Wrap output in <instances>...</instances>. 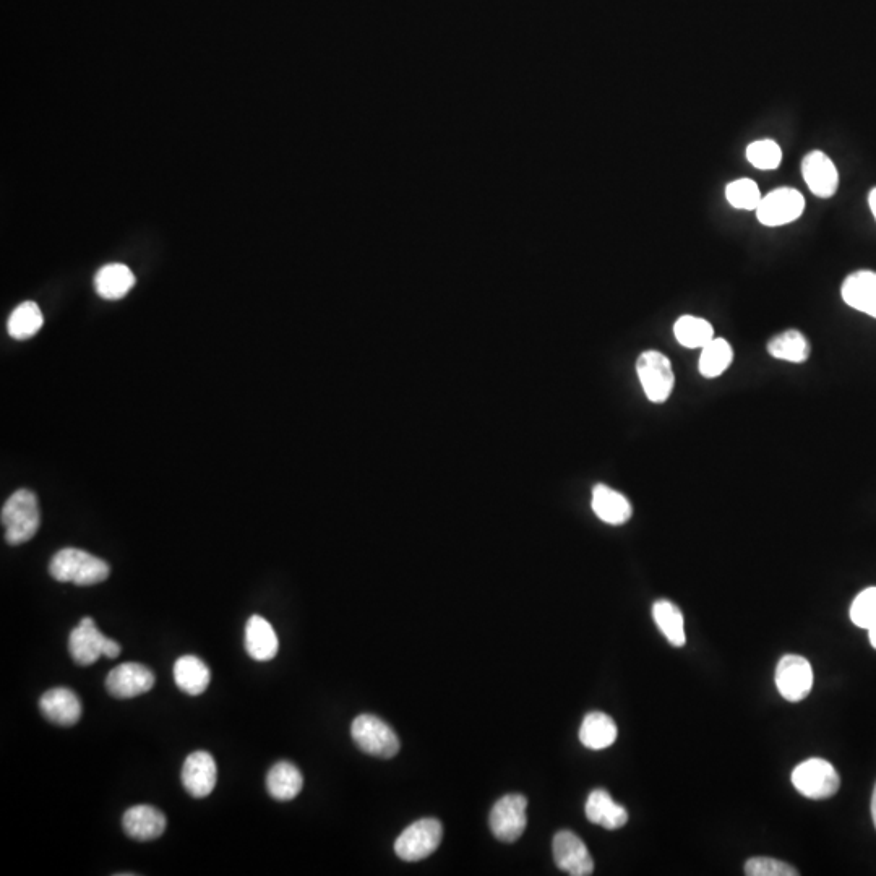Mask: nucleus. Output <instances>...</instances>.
Returning a JSON list of instances; mask_svg holds the SVG:
<instances>
[{
  "label": "nucleus",
  "instance_id": "nucleus-12",
  "mask_svg": "<svg viewBox=\"0 0 876 876\" xmlns=\"http://www.w3.org/2000/svg\"><path fill=\"white\" fill-rule=\"evenodd\" d=\"M803 181L813 195L831 198L839 187V172L823 151L813 150L802 161Z\"/></svg>",
  "mask_w": 876,
  "mask_h": 876
},
{
  "label": "nucleus",
  "instance_id": "nucleus-26",
  "mask_svg": "<svg viewBox=\"0 0 876 876\" xmlns=\"http://www.w3.org/2000/svg\"><path fill=\"white\" fill-rule=\"evenodd\" d=\"M653 617L657 628L661 630L662 635L666 636L670 645L675 646V648L685 646L687 643L685 627H683L685 620L674 602L666 601V599L654 602Z\"/></svg>",
  "mask_w": 876,
  "mask_h": 876
},
{
  "label": "nucleus",
  "instance_id": "nucleus-5",
  "mask_svg": "<svg viewBox=\"0 0 876 876\" xmlns=\"http://www.w3.org/2000/svg\"><path fill=\"white\" fill-rule=\"evenodd\" d=\"M792 784L807 799L825 800L839 791L841 778L829 761L810 758L794 769Z\"/></svg>",
  "mask_w": 876,
  "mask_h": 876
},
{
  "label": "nucleus",
  "instance_id": "nucleus-18",
  "mask_svg": "<svg viewBox=\"0 0 876 876\" xmlns=\"http://www.w3.org/2000/svg\"><path fill=\"white\" fill-rule=\"evenodd\" d=\"M280 641L275 628L260 615H252L245 623V651L258 662L271 661L278 654Z\"/></svg>",
  "mask_w": 876,
  "mask_h": 876
},
{
  "label": "nucleus",
  "instance_id": "nucleus-32",
  "mask_svg": "<svg viewBox=\"0 0 876 876\" xmlns=\"http://www.w3.org/2000/svg\"><path fill=\"white\" fill-rule=\"evenodd\" d=\"M851 620L857 627H873L876 623V588H868L855 597L851 606Z\"/></svg>",
  "mask_w": 876,
  "mask_h": 876
},
{
  "label": "nucleus",
  "instance_id": "nucleus-16",
  "mask_svg": "<svg viewBox=\"0 0 876 876\" xmlns=\"http://www.w3.org/2000/svg\"><path fill=\"white\" fill-rule=\"evenodd\" d=\"M122 828L135 841H155L163 836L166 816L151 805H135L122 816Z\"/></svg>",
  "mask_w": 876,
  "mask_h": 876
},
{
  "label": "nucleus",
  "instance_id": "nucleus-10",
  "mask_svg": "<svg viewBox=\"0 0 876 876\" xmlns=\"http://www.w3.org/2000/svg\"><path fill=\"white\" fill-rule=\"evenodd\" d=\"M155 685V674L138 662H125L114 667L106 679V690L117 700H130L150 692Z\"/></svg>",
  "mask_w": 876,
  "mask_h": 876
},
{
  "label": "nucleus",
  "instance_id": "nucleus-34",
  "mask_svg": "<svg viewBox=\"0 0 876 876\" xmlns=\"http://www.w3.org/2000/svg\"><path fill=\"white\" fill-rule=\"evenodd\" d=\"M868 205H870V210H872L873 218L876 221V187L868 195Z\"/></svg>",
  "mask_w": 876,
  "mask_h": 876
},
{
  "label": "nucleus",
  "instance_id": "nucleus-2",
  "mask_svg": "<svg viewBox=\"0 0 876 876\" xmlns=\"http://www.w3.org/2000/svg\"><path fill=\"white\" fill-rule=\"evenodd\" d=\"M39 523H41V515H39L38 499L31 490H17L2 507L5 539L10 546H20L33 539L38 533Z\"/></svg>",
  "mask_w": 876,
  "mask_h": 876
},
{
  "label": "nucleus",
  "instance_id": "nucleus-24",
  "mask_svg": "<svg viewBox=\"0 0 876 876\" xmlns=\"http://www.w3.org/2000/svg\"><path fill=\"white\" fill-rule=\"evenodd\" d=\"M135 276L129 267L121 263H111L96 273L95 288L99 296L109 301H117L134 288Z\"/></svg>",
  "mask_w": 876,
  "mask_h": 876
},
{
  "label": "nucleus",
  "instance_id": "nucleus-23",
  "mask_svg": "<svg viewBox=\"0 0 876 876\" xmlns=\"http://www.w3.org/2000/svg\"><path fill=\"white\" fill-rule=\"evenodd\" d=\"M304 786L301 771L289 761H280L270 769L267 776L268 794L280 802L296 799Z\"/></svg>",
  "mask_w": 876,
  "mask_h": 876
},
{
  "label": "nucleus",
  "instance_id": "nucleus-7",
  "mask_svg": "<svg viewBox=\"0 0 876 876\" xmlns=\"http://www.w3.org/2000/svg\"><path fill=\"white\" fill-rule=\"evenodd\" d=\"M803 211H805V198L799 190L781 187L761 198L760 207L756 208V218L763 226L779 228L797 221L803 215Z\"/></svg>",
  "mask_w": 876,
  "mask_h": 876
},
{
  "label": "nucleus",
  "instance_id": "nucleus-28",
  "mask_svg": "<svg viewBox=\"0 0 876 876\" xmlns=\"http://www.w3.org/2000/svg\"><path fill=\"white\" fill-rule=\"evenodd\" d=\"M734 361V351L729 341L724 338H714L705 348H701L698 370L705 378L721 377Z\"/></svg>",
  "mask_w": 876,
  "mask_h": 876
},
{
  "label": "nucleus",
  "instance_id": "nucleus-33",
  "mask_svg": "<svg viewBox=\"0 0 876 876\" xmlns=\"http://www.w3.org/2000/svg\"><path fill=\"white\" fill-rule=\"evenodd\" d=\"M748 876H797L799 872L792 865L769 857H753L745 864Z\"/></svg>",
  "mask_w": 876,
  "mask_h": 876
},
{
  "label": "nucleus",
  "instance_id": "nucleus-21",
  "mask_svg": "<svg viewBox=\"0 0 876 876\" xmlns=\"http://www.w3.org/2000/svg\"><path fill=\"white\" fill-rule=\"evenodd\" d=\"M210 680V669L200 657L187 654L179 657L174 664V682L187 695H202L210 685Z\"/></svg>",
  "mask_w": 876,
  "mask_h": 876
},
{
  "label": "nucleus",
  "instance_id": "nucleus-13",
  "mask_svg": "<svg viewBox=\"0 0 876 876\" xmlns=\"http://www.w3.org/2000/svg\"><path fill=\"white\" fill-rule=\"evenodd\" d=\"M218 769L216 761L208 752L190 753L182 766V784L185 791L195 799H205L215 791Z\"/></svg>",
  "mask_w": 876,
  "mask_h": 876
},
{
  "label": "nucleus",
  "instance_id": "nucleus-25",
  "mask_svg": "<svg viewBox=\"0 0 876 876\" xmlns=\"http://www.w3.org/2000/svg\"><path fill=\"white\" fill-rule=\"evenodd\" d=\"M580 740L589 750H604L617 740L614 719L604 713H589L580 729Z\"/></svg>",
  "mask_w": 876,
  "mask_h": 876
},
{
  "label": "nucleus",
  "instance_id": "nucleus-30",
  "mask_svg": "<svg viewBox=\"0 0 876 876\" xmlns=\"http://www.w3.org/2000/svg\"><path fill=\"white\" fill-rule=\"evenodd\" d=\"M726 198L730 207L737 210L752 211L760 207V187L752 179H737L726 187Z\"/></svg>",
  "mask_w": 876,
  "mask_h": 876
},
{
  "label": "nucleus",
  "instance_id": "nucleus-4",
  "mask_svg": "<svg viewBox=\"0 0 876 876\" xmlns=\"http://www.w3.org/2000/svg\"><path fill=\"white\" fill-rule=\"evenodd\" d=\"M354 743L367 755L393 758L400 752V739L387 722L374 714L357 716L351 726Z\"/></svg>",
  "mask_w": 876,
  "mask_h": 876
},
{
  "label": "nucleus",
  "instance_id": "nucleus-8",
  "mask_svg": "<svg viewBox=\"0 0 876 876\" xmlns=\"http://www.w3.org/2000/svg\"><path fill=\"white\" fill-rule=\"evenodd\" d=\"M526 807L528 800L521 794L505 795L495 803L489 818L495 838L502 842L518 841L528 825Z\"/></svg>",
  "mask_w": 876,
  "mask_h": 876
},
{
  "label": "nucleus",
  "instance_id": "nucleus-20",
  "mask_svg": "<svg viewBox=\"0 0 876 876\" xmlns=\"http://www.w3.org/2000/svg\"><path fill=\"white\" fill-rule=\"evenodd\" d=\"M584 812L591 823L610 829V831L627 825V810L619 803H615L609 792L604 791V789H596L589 794Z\"/></svg>",
  "mask_w": 876,
  "mask_h": 876
},
{
  "label": "nucleus",
  "instance_id": "nucleus-17",
  "mask_svg": "<svg viewBox=\"0 0 876 876\" xmlns=\"http://www.w3.org/2000/svg\"><path fill=\"white\" fill-rule=\"evenodd\" d=\"M842 301L868 317L876 318V273L855 271L847 276L841 288Z\"/></svg>",
  "mask_w": 876,
  "mask_h": 876
},
{
  "label": "nucleus",
  "instance_id": "nucleus-15",
  "mask_svg": "<svg viewBox=\"0 0 876 876\" xmlns=\"http://www.w3.org/2000/svg\"><path fill=\"white\" fill-rule=\"evenodd\" d=\"M39 708L44 718L56 726L72 727L82 718L80 698L69 688H52L44 693L39 700Z\"/></svg>",
  "mask_w": 876,
  "mask_h": 876
},
{
  "label": "nucleus",
  "instance_id": "nucleus-22",
  "mask_svg": "<svg viewBox=\"0 0 876 876\" xmlns=\"http://www.w3.org/2000/svg\"><path fill=\"white\" fill-rule=\"evenodd\" d=\"M768 354L778 361L791 362V364H803L808 361L812 348L808 343L807 336L799 330H786L773 336L768 341Z\"/></svg>",
  "mask_w": 876,
  "mask_h": 876
},
{
  "label": "nucleus",
  "instance_id": "nucleus-3",
  "mask_svg": "<svg viewBox=\"0 0 876 876\" xmlns=\"http://www.w3.org/2000/svg\"><path fill=\"white\" fill-rule=\"evenodd\" d=\"M636 374L651 403L662 404L669 400L675 387V374L666 354L656 349L641 353L636 361Z\"/></svg>",
  "mask_w": 876,
  "mask_h": 876
},
{
  "label": "nucleus",
  "instance_id": "nucleus-9",
  "mask_svg": "<svg viewBox=\"0 0 876 876\" xmlns=\"http://www.w3.org/2000/svg\"><path fill=\"white\" fill-rule=\"evenodd\" d=\"M776 687L784 700L792 703L805 700L813 687V669L810 662L795 654L782 657L776 667Z\"/></svg>",
  "mask_w": 876,
  "mask_h": 876
},
{
  "label": "nucleus",
  "instance_id": "nucleus-36",
  "mask_svg": "<svg viewBox=\"0 0 876 876\" xmlns=\"http://www.w3.org/2000/svg\"><path fill=\"white\" fill-rule=\"evenodd\" d=\"M872 816H873V823H875V828H876V786H875V791H873V797H872Z\"/></svg>",
  "mask_w": 876,
  "mask_h": 876
},
{
  "label": "nucleus",
  "instance_id": "nucleus-1",
  "mask_svg": "<svg viewBox=\"0 0 876 876\" xmlns=\"http://www.w3.org/2000/svg\"><path fill=\"white\" fill-rule=\"evenodd\" d=\"M49 573L59 583L77 586H93L108 580L111 567L103 559L88 554L85 550L62 549L52 557Z\"/></svg>",
  "mask_w": 876,
  "mask_h": 876
},
{
  "label": "nucleus",
  "instance_id": "nucleus-14",
  "mask_svg": "<svg viewBox=\"0 0 876 876\" xmlns=\"http://www.w3.org/2000/svg\"><path fill=\"white\" fill-rule=\"evenodd\" d=\"M108 640V636L99 632L95 620L86 617L70 633V656H72L73 661L77 662L78 666H91V664L98 662L99 657L104 656V648H106Z\"/></svg>",
  "mask_w": 876,
  "mask_h": 876
},
{
  "label": "nucleus",
  "instance_id": "nucleus-31",
  "mask_svg": "<svg viewBox=\"0 0 876 876\" xmlns=\"http://www.w3.org/2000/svg\"><path fill=\"white\" fill-rule=\"evenodd\" d=\"M748 163L761 171H773L781 166V146L774 140H756L747 148Z\"/></svg>",
  "mask_w": 876,
  "mask_h": 876
},
{
  "label": "nucleus",
  "instance_id": "nucleus-11",
  "mask_svg": "<svg viewBox=\"0 0 876 876\" xmlns=\"http://www.w3.org/2000/svg\"><path fill=\"white\" fill-rule=\"evenodd\" d=\"M554 860L562 872L572 876H589L594 873V860L588 847L572 831H560L555 834Z\"/></svg>",
  "mask_w": 876,
  "mask_h": 876
},
{
  "label": "nucleus",
  "instance_id": "nucleus-29",
  "mask_svg": "<svg viewBox=\"0 0 876 876\" xmlns=\"http://www.w3.org/2000/svg\"><path fill=\"white\" fill-rule=\"evenodd\" d=\"M44 318L36 302H23L10 315L9 335L15 340H28L43 327Z\"/></svg>",
  "mask_w": 876,
  "mask_h": 876
},
{
  "label": "nucleus",
  "instance_id": "nucleus-35",
  "mask_svg": "<svg viewBox=\"0 0 876 876\" xmlns=\"http://www.w3.org/2000/svg\"><path fill=\"white\" fill-rule=\"evenodd\" d=\"M868 636H870V643H872L873 648L876 649V623L873 627L868 628Z\"/></svg>",
  "mask_w": 876,
  "mask_h": 876
},
{
  "label": "nucleus",
  "instance_id": "nucleus-27",
  "mask_svg": "<svg viewBox=\"0 0 876 876\" xmlns=\"http://www.w3.org/2000/svg\"><path fill=\"white\" fill-rule=\"evenodd\" d=\"M674 336L683 348H705L709 341L714 340V328L708 320L695 315H683L674 325Z\"/></svg>",
  "mask_w": 876,
  "mask_h": 876
},
{
  "label": "nucleus",
  "instance_id": "nucleus-19",
  "mask_svg": "<svg viewBox=\"0 0 876 876\" xmlns=\"http://www.w3.org/2000/svg\"><path fill=\"white\" fill-rule=\"evenodd\" d=\"M591 507L599 520L612 526L627 523L633 515L630 500L606 484L594 486Z\"/></svg>",
  "mask_w": 876,
  "mask_h": 876
},
{
  "label": "nucleus",
  "instance_id": "nucleus-6",
  "mask_svg": "<svg viewBox=\"0 0 876 876\" xmlns=\"http://www.w3.org/2000/svg\"><path fill=\"white\" fill-rule=\"evenodd\" d=\"M442 825L434 818H424L408 826L396 839L395 852L406 862H419L434 854L442 842Z\"/></svg>",
  "mask_w": 876,
  "mask_h": 876
}]
</instances>
